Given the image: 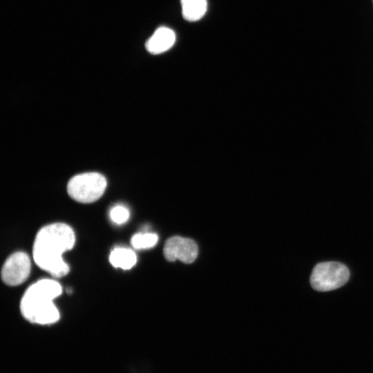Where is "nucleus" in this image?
Instances as JSON below:
<instances>
[{
  "instance_id": "6",
  "label": "nucleus",
  "mask_w": 373,
  "mask_h": 373,
  "mask_svg": "<svg viewBox=\"0 0 373 373\" xmlns=\"http://www.w3.org/2000/svg\"><path fill=\"white\" fill-rule=\"evenodd\" d=\"M198 246L190 238L181 236L169 238L164 247V255L169 261L180 260L184 263L193 262L198 256Z\"/></svg>"
},
{
  "instance_id": "12",
  "label": "nucleus",
  "mask_w": 373,
  "mask_h": 373,
  "mask_svg": "<svg viewBox=\"0 0 373 373\" xmlns=\"http://www.w3.org/2000/svg\"><path fill=\"white\" fill-rule=\"evenodd\" d=\"M373 1V0H372Z\"/></svg>"
},
{
  "instance_id": "7",
  "label": "nucleus",
  "mask_w": 373,
  "mask_h": 373,
  "mask_svg": "<svg viewBox=\"0 0 373 373\" xmlns=\"http://www.w3.org/2000/svg\"><path fill=\"white\" fill-rule=\"evenodd\" d=\"M174 31L167 27L158 28L146 41L145 47L153 55H158L170 49L175 42Z\"/></svg>"
},
{
  "instance_id": "11",
  "label": "nucleus",
  "mask_w": 373,
  "mask_h": 373,
  "mask_svg": "<svg viewBox=\"0 0 373 373\" xmlns=\"http://www.w3.org/2000/svg\"><path fill=\"white\" fill-rule=\"evenodd\" d=\"M130 213L128 209L122 206L117 205L113 207L110 211V217L115 223L120 224L126 222Z\"/></svg>"
},
{
  "instance_id": "5",
  "label": "nucleus",
  "mask_w": 373,
  "mask_h": 373,
  "mask_svg": "<svg viewBox=\"0 0 373 373\" xmlns=\"http://www.w3.org/2000/svg\"><path fill=\"white\" fill-rule=\"evenodd\" d=\"M31 262L28 255L23 251L11 254L1 269V279L9 286H17L26 280L30 272Z\"/></svg>"
},
{
  "instance_id": "9",
  "label": "nucleus",
  "mask_w": 373,
  "mask_h": 373,
  "mask_svg": "<svg viewBox=\"0 0 373 373\" xmlns=\"http://www.w3.org/2000/svg\"><path fill=\"white\" fill-rule=\"evenodd\" d=\"M180 3L182 16L189 21L200 19L207 10V0H180Z\"/></svg>"
},
{
  "instance_id": "4",
  "label": "nucleus",
  "mask_w": 373,
  "mask_h": 373,
  "mask_svg": "<svg viewBox=\"0 0 373 373\" xmlns=\"http://www.w3.org/2000/svg\"><path fill=\"white\" fill-rule=\"evenodd\" d=\"M350 278L347 267L338 262H323L314 266L310 276L312 287L318 291H329L345 285Z\"/></svg>"
},
{
  "instance_id": "3",
  "label": "nucleus",
  "mask_w": 373,
  "mask_h": 373,
  "mask_svg": "<svg viewBox=\"0 0 373 373\" xmlns=\"http://www.w3.org/2000/svg\"><path fill=\"white\" fill-rule=\"evenodd\" d=\"M107 185L105 177L96 172L75 175L68 182V195L81 203H91L99 199Z\"/></svg>"
},
{
  "instance_id": "1",
  "label": "nucleus",
  "mask_w": 373,
  "mask_h": 373,
  "mask_svg": "<svg viewBox=\"0 0 373 373\" xmlns=\"http://www.w3.org/2000/svg\"><path fill=\"white\" fill-rule=\"evenodd\" d=\"M75 242L73 229L66 223L57 222L43 227L37 232L32 256L36 265L53 277L66 275L70 268L62 254L73 249Z\"/></svg>"
},
{
  "instance_id": "2",
  "label": "nucleus",
  "mask_w": 373,
  "mask_h": 373,
  "mask_svg": "<svg viewBox=\"0 0 373 373\" xmlns=\"http://www.w3.org/2000/svg\"><path fill=\"white\" fill-rule=\"evenodd\" d=\"M62 293L61 285L56 280L44 278L31 285L20 302L22 316L29 322L40 325L58 321L59 312L53 300Z\"/></svg>"
},
{
  "instance_id": "10",
  "label": "nucleus",
  "mask_w": 373,
  "mask_h": 373,
  "mask_svg": "<svg viewBox=\"0 0 373 373\" xmlns=\"http://www.w3.org/2000/svg\"><path fill=\"white\" fill-rule=\"evenodd\" d=\"M158 240L157 235L153 233H139L131 239L132 247L137 249H149L154 247Z\"/></svg>"
},
{
  "instance_id": "8",
  "label": "nucleus",
  "mask_w": 373,
  "mask_h": 373,
  "mask_svg": "<svg viewBox=\"0 0 373 373\" xmlns=\"http://www.w3.org/2000/svg\"><path fill=\"white\" fill-rule=\"evenodd\" d=\"M109 261L114 267L130 269L137 262V256L131 249L116 247L111 251Z\"/></svg>"
}]
</instances>
